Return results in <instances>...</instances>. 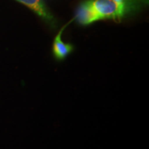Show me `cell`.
Masks as SVG:
<instances>
[{
  "label": "cell",
  "mask_w": 149,
  "mask_h": 149,
  "mask_svg": "<svg viewBox=\"0 0 149 149\" xmlns=\"http://www.w3.org/2000/svg\"><path fill=\"white\" fill-rule=\"evenodd\" d=\"M133 1L135 4L138 6L139 8L142 6L147 5L148 3V0H133Z\"/></svg>",
  "instance_id": "8992f818"
},
{
  "label": "cell",
  "mask_w": 149,
  "mask_h": 149,
  "mask_svg": "<svg viewBox=\"0 0 149 149\" xmlns=\"http://www.w3.org/2000/svg\"><path fill=\"white\" fill-rule=\"evenodd\" d=\"M16 1L29 7L51 26H55V18L48 11L43 0H16Z\"/></svg>",
  "instance_id": "7a4b0ae2"
},
{
  "label": "cell",
  "mask_w": 149,
  "mask_h": 149,
  "mask_svg": "<svg viewBox=\"0 0 149 149\" xmlns=\"http://www.w3.org/2000/svg\"><path fill=\"white\" fill-rule=\"evenodd\" d=\"M62 28L57 36L55 37L53 42V53L55 57L57 60L61 61L64 59L73 50V46L69 44H65L61 41V34L64 28Z\"/></svg>",
  "instance_id": "277c9868"
},
{
  "label": "cell",
  "mask_w": 149,
  "mask_h": 149,
  "mask_svg": "<svg viewBox=\"0 0 149 149\" xmlns=\"http://www.w3.org/2000/svg\"><path fill=\"white\" fill-rule=\"evenodd\" d=\"M75 18L77 21L82 25H88L101 20L100 16L93 8L91 0H87L80 4Z\"/></svg>",
  "instance_id": "3957f363"
},
{
  "label": "cell",
  "mask_w": 149,
  "mask_h": 149,
  "mask_svg": "<svg viewBox=\"0 0 149 149\" xmlns=\"http://www.w3.org/2000/svg\"><path fill=\"white\" fill-rule=\"evenodd\" d=\"M113 1H117L118 3H125L126 5H127L129 8L131 9L133 11L137 10V9H139V8L137 6V5L135 4V3L133 2L132 0H113Z\"/></svg>",
  "instance_id": "5b68a950"
},
{
  "label": "cell",
  "mask_w": 149,
  "mask_h": 149,
  "mask_svg": "<svg viewBox=\"0 0 149 149\" xmlns=\"http://www.w3.org/2000/svg\"><path fill=\"white\" fill-rule=\"evenodd\" d=\"M91 1L101 19H111L120 21L133 11L125 3H118L113 0H91Z\"/></svg>",
  "instance_id": "6da1fadb"
}]
</instances>
